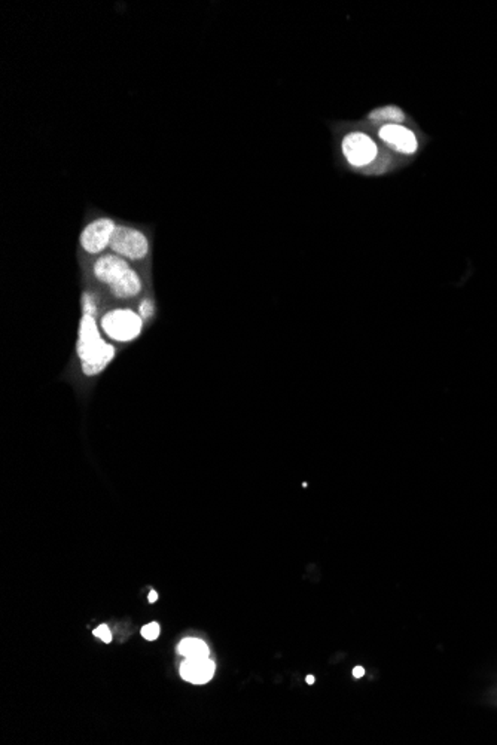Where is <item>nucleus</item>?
Returning <instances> with one entry per match:
<instances>
[{"label": "nucleus", "instance_id": "2", "mask_svg": "<svg viewBox=\"0 0 497 745\" xmlns=\"http://www.w3.org/2000/svg\"><path fill=\"white\" fill-rule=\"evenodd\" d=\"M94 277L106 284L116 299H133L143 290V280L124 257L115 253L98 256L93 263Z\"/></svg>", "mask_w": 497, "mask_h": 745}, {"label": "nucleus", "instance_id": "11", "mask_svg": "<svg viewBox=\"0 0 497 745\" xmlns=\"http://www.w3.org/2000/svg\"><path fill=\"white\" fill-rule=\"evenodd\" d=\"M137 312H139L140 317H142L145 321L151 320V318L154 317V314H155V303H154V301H151V299H143V301L139 303V311H137Z\"/></svg>", "mask_w": 497, "mask_h": 745}, {"label": "nucleus", "instance_id": "10", "mask_svg": "<svg viewBox=\"0 0 497 745\" xmlns=\"http://www.w3.org/2000/svg\"><path fill=\"white\" fill-rule=\"evenodd\" d=\"M370 118L372 119V121H390V122L399 124V122H403L405 115L401 109L388 106V107L374 110V112L370 115Z\"/></svg>", "mask_w": 497, "mask_h": 745}, {"label": "nucleus", "instance_id": "15", "mask_svg": "<svg viewBox=\"0 0 497 745\" xmlns=\"http://www.w3.org/2000/svg\"><path fill=\"white\" fill-rule=\"evenodd\" d=\"M148 600H149V603H151V604H152V603H155L156 600H158V594H156L155 591H152V592L149 594V596H148Z\"/></svg>", "mask_w": 497, "mask_h": 745}, {"label": "nucleus", "instance_id": "4", "mask_svg": "<svg viewBox=\"0 0 497 745\" xmlns=\"http://www.w3.org/2000/svg\"><path fill=\"white\" fill-rule=\"evenodd\" d=\"M109 248L127 261H142L149 255V240L140 229L118 225Z\"/></svg>", "mask_w": 497, "mask_h": 745}, {"label": "nucleus", "instance_id": "9", "mask_svg": "<svg viewBox=\"0 0 497 745\" xmlns=\"http://www.w3.org/2000/svg\"><path fill=\"white\" fill-rule=\"evenodd\" d=\"M178 651H179V655H182L183 658H187V659L209 658V655H210L206 643L202 640H198V638H185L179 645Z\"/></svg>", "mask_w": 497, "mask_h": 745}, {"label": "nucleus", "instance_id": "3", "mask_svg": "<svg viewBox=\"0 0 497 745\" xmlns=\"http://www.w3.org/2000/svg\"><path fill=\"white\" fill-rule=\"evenodd\" d=\"M98 325L101 332L109 339L127 344L140 336L145 320L140 317L139 312H136L134 310L119 307L106 311L105 314L100 317Z\"/></svg>", "mask_w": 497, "mask_h": 745}, {"label": "nucleus", "instance_id": "13", "mask_svg": "<svg viewBox=\"0 0 497 745\" xmlns=\"http://www.w3.org/2000/svg\"><path fill=\"white\" fill-rule=\"evenodd\" d=\"M93 634L96 637H98L100 640H103L105 643L112 641V634H110V631H109V628L106 627V625H100V627Z\"/></svg>", "mask_w": 497, "mask_h": 745}, {"label": "nucleus", "instance_id": "5", "mask_svg": "<svg viewBox=\"0 0 497 745\" xmlns=\"http://www.w3.org/2000/svg\"><path fill=\"white\" fill-rule=\"evenodd\" d=\"M116 224L110 217H100L89 222L79 235V244L82 250L88 255L103 253L112 243V237L116 231Z\"/></svg>", "mask_w": 497, "mask_h": 745}, {"label": "nucleus", "instance_id": "7", "mask_svg": "<svg viewBox=\"0 0 497 745\" xmlns=\"http://www.w3.org/2000/svg\"><path fill=\"white\" fill-rule=\"evenodd\" d=\"M381 139L390 144L393 149L403 153H412L417 151V139L410 130L396 124L385 125L380 130Z\"/></svg>", "mask_w": 497, "mask_h": 745}, {"label": "nucleus", "instance_id": "16", "mask_svg": "<svg viewBox=\"0 0 497 745\" xmlns=\"http://www.w3.org/2000/svg\"><path fill=\"white\" fill-rule=\"evenodd\" d=\"M307 683H308V684H313V683H315V677H313V676H308V677H307Z\"/></svg>", "mask_w": 497, "mask_h": 745}, {"label": "nucleus", "instance_id": "12", "mask_svg": "<svg viewBox=\"0 0 497 745\" xmlns=\"http://www.w3.org/2000/svg\"><path fill=\"white\" fill-rule=\"evenodd\" d=\"M142 636H143V638L149 640V641L156 640L160 636V625L155 623V622L145 625V627L142 628Z\"/></svg>", "mask_w": 497, "mask_h": 745}, {"label": "nucleus", "instance_id": "8", "mask_svg": "<svg viewBox=\"0 0 497 745\" xmlns=\"http://www.w3.org/2000/svg\"><path fill=\"white\" fill-rule=\"evenodd\" d=\"M183 680L194 684H204L215 676V664L210 658L187 659L180 667Z\"/></svg>", "mask_w": 497, "mask_h": 745}, {"label": "nucleus", "instance_id": "14", "mask_svg": "<svg viewBox=\"0 0 497 745\" xmlns=\"http://www.w3.org/2000/svg\"><path fill=\"white\" fill-rule=\"evenodd\" d=\"M363 674H365V669H363L362 667H357V668H355V669H353V676H355L356 678H361V677H363Z\"/></svg>", "mask_w": 497, "mask_h": 745}, {"label": "nucleus", "instance_id": "1", "mask_svg": "<svg viewBox=\"0 0 497 745\" xmlns=\"http://www.w3.org/2000/svg\"><path fill=\"white\" fill-rule=\"evenodd\" d=\"M82 317L79 320L76 356L81 369L87 376H96L103 372L114 360L116 348L105 341L97 321V301L89 292L82 295Z\"/></svg>", "mask_w": 497, "mask_h": 745}, {"label": "nucleus", "instance_id": "6", "mask_svg": "<svg viewBox=\"0 0 497 745\" xmlns=\"http://www.w3.org/2000/svg\"><path fill=\"white\" fill-rule=\"evenodd\" d=\"M343 152L350 164L355 167H363L370 164L377 155V146L370 137L362 133H352L343 140Z\"/></svg>", "mask_w": 497, "mask_h": 745}]
</instances>
